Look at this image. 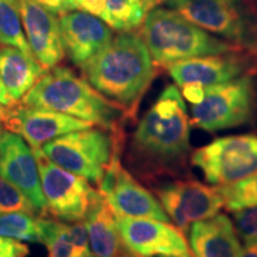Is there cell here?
<instances>
[{
    "instance_id": "17",
    "label": "cell",
    "mask_w": 257,
    "mask_h": 257,
    "mask_svg": "<svg viewBox=\"0 0 257 257\" xmlns=\"http://www.w3.org/2000/svg\"><path fill=\"white\" fill-rule=\"evenodd\" d=\"M18 6L32 55L43 68H53L64 56L60 21L34 0H18Z\"/></svg>"
},
{
    "instance_id": "11",
    "label": "cell",
    "mask_w": 257,
    "mask_h": 257,
    "mask_svg": "<svg viewBox=\"0 0 257 257\" xmlns=\"http://www.w3.org/2000/svg\"><path fill=\"white\" fill-rule=\"evenodd\" d=\"M163 210L182 232H188L191 224L216 216L224 206L218 187L200 184L195 180H178L157 189Z\"/></svg>"
},
{
    "instance_id": "40",
    "label": "cell",
    "mask_w": 257,
    "mask_h": 257,
    "mask_svg": "<svg viewBox=\"0 0 257 257\" xmlns=\"http://www.w3.org/2000/svg\"><path fill=\"white\" fill-rule=\"evenodd\" d=\"M255 2H256V3H257V0H255Z\"/></svg>"
},
{
    "instance_id": "39",
    "label": "cell",
    "mask_w": 257,
    "mask_h": 257,
    "mask_svg": "<svg viewBox=\"0 0 257 257\" xmlns=\"http://www.w3.org/2000/svg\"><path fill=\"white\" fill-rule=\"evenodd\" d=\"M128 257H136L135 255H131V256H128Z\"/></svg>"
},
{
    "instance_id": "4",
    "label": "cell",
    "mask_w": 257,
    "mask_h": 257,
    "mask_svg": "<svg viewBox=\"0 0 257 257\" xmlns=\"http://www.w3.org/2000/svg\"><path fill=\"white\" fill-rule=\"evenodd\" d=\"M143 41L153 60L169 66L192 57L236 53L239 46L218 40L172 9H154L147 15Z\"/></svg>"
},
{
    "instance_id": "35",
    "label": "cell",
    "mask_w": 257,
    "mask_h": 257,
    "mask_svg": "<svg viewBox=\"0 0 257 257\" xmlns=\"http://www.w3.org/2000/svg\"><path fill=\"white\" fill-rule=\"evenodd\" d=\"M155 257H191L189 253H172V255H159Z\"/></svg>"
},
{
    "instance_id": "26",
    "label": "cell",
    "mask_w": 257,
    "mask_h": 257,
    "mask_svg": "<svg viewBox=\"0 0 257 257\" xmlns=\"http://www.w3.org/2000/svg\"><path fill=\"white\" fill-rule=\"evenodd\" d=\"M0 212H24L35 214L37 210L17 187L0 176Z\"/></svg>"
},
{
    "instance_id": "27",
    "label": "cell",
    "mask_w": 257,
    "mask_h": 257,
    "mask_svg": "<svg viewBox=\"0 0 257 257\" xmlns=\"http://www.w3.org/2000/svg\"><path fill=\"white\" fill-rule=\"evenodd\" d=\"M234 229L245 244L257 243V206L233 211Z\"/></svg>"
},
{
    "instance_id": "2",
    "label": "cell",
    "mask_w": 257,
    "mask_h": 257,
    "mask_svg": "<svg viewBox=\"0 0 257 257\" xmlns=\"http://www.w3.org/2000/svg\"><path fill=\"white\" fill-rule=\"evenodd\" d=\"M86 79L108 100L134 117L138 104L155 76L153 57L144 41L125 32L82 67Z\"/></svg>"
},
{
    "instance_id": "24",
    "label": "cell",
    "mask_w": 257,
    "mask_h": 257,
    "mask_svg": "<svg viewBox=\"0 0 257 257\" xmlns=\"http://www.w3.org/2000/svg\"><path fill=\"white\" fill-rule=\"evenodd\" d=\"M0 236L40 242L38 218L24 212H0Z\"/></svg>"
},
{
    "instance_id": "37",
    "label": "cell",
    "mask_w": 257,
    "mask_h": 257,
    "mask_svg": "<svg viewBox=\"0 0 257 257\" xmlns=\"http://www.w3.org/2000/svg\"><path fill=\"white\" fill-rule=\"evenodd\" d=\"M73 2L75 3V5H76V6H78V4H79V2H80V0H73Z\"/></svg>"
},
{
    "instance_id": "8",
    "label": "cell",
    "mask_w": 257,
    "mask_h": 257,
    "mask_svg": "<svg viewBox=\"0 0 257 257\" xmlns=\"http://www.w3.org/2000/svg\"><path fill=\"white\" fill-rule=\"evenodd\" d=\"M191 162L207 182L227 186L257 173V135L220 137L199 148Z\"/></svg>"
},
{
    "instance_id": "28",
    "label": "cell",
    "mask_w": 257,
    "mask_h": 257,
    "mask_svg": "<svg viewBox=\"0 0 257 257\" xmlns=\"http://www.w3.org/2000/svg\"><path fill=\"white\" fill-rule=\"evenodd\" d=\"M30 248L18 239L0 236V257H27Z\"/></svg>"
},
{
    "instance_id": "41",
    "label": "cell",
    "mask_w": 257,
    "mask_h": 257,
    "mask_svg": "<svg viewBox=\"0 0 257 257\" xmlns=\"http://www.w3.org/2000/svg\"><path fill=\"white\" fill-rule=\"evenodd\" d=\"M157 2H159V0H157Z\"/></svg>"
},
{
    "instance_id": "33",
    "label": "cell",
    "mask_w": 257,
    "mask_h": 257,
    "mask_svg": "<svg viewBox=\"0 0 257 257\" xmlns=\"http://www.w3.org/2000/svg\"><path fill=\"white\" fill-rule=\"evenodd\" d=\"M238 257H257V243L245 244L240 250Z\"/></svg>"
},
{
    "instance_id": "32",
    "label": "cell",
    "mask_w": 257,
    "mask_h": 257,
    "mask_svg": "<svg viewBox=\"0 0 257 257\" xmlns=\"http://www.w3.org/2000/svg\"><path fill=\"white\" fill-rule=\"evenodd\" d=\"M0 104L8 106V107H10V106H14L15 104V101L12 100L11 96L9 95L8 91H6L4 83L2 81V78H0Z\"/></svg>"
},
{
    "instance_id": "20",
    "label": "cell",
    "mask_w": 257,
    "mask_h": 257,
    "mask_svg": "<svg viewBox=\"0 0 257 257\" xmlns=\"http://www.w3.org/2000/svg\"><path fill=\"white\" fill-rule=\"evenodd\" d=\"M40 243L48 249V257H93L85 223L64 224L38 218Z\"/></svg>"
},
{
    "instance_id": "13",
    "label": "cell",
    "mask_w": 257,
    "mask_h": 257,
    "mask_svg": "<svg viewBox=\"0 0 257 257\" xmlns=\"http://www.w3.org/2000/svg\"><path fill=\"white\" fill-rule=\"evenodd\" d=\"M3 123L9 131L24 138L31 149H41L54 138L93 126L89 121L62 112L24 105L9 110Z\"/></svg>"
},
{
    "instance_id": "21",
    "label": "cell",
    "mask_w": 257,
    "mask_h": 257,
    "mask_svg": "<svg viewBox=\"0 0 257 257\" xmlns=\"http://www.w3.org/2000/svg\"><path fill=\"white\" fill-rule=\"evenodd\" d=\"M44 74L46 68L35 57L15 47L0 48V78L14 101L23 99Z\"/></svg>"
},
{
    "instance_id": "14",
    "label": "cell",
    "mask_w": 257,
    "mask_h": 257,
    "mask_svg": "<svg viewBox=\"0 0 257 257\" xmlns=\"http://www.w3.org/2000/svg\"><path fill=\"white\" fill-rule=\"evenodd\" d=\"M118 229L126 249L136 257L189 253L184 232L166 221L118 217Z\"/></svg>"
},
{
    "instance_id": "19",
    "label": "cell",
    "mask_w": 257,
    "mask_h": 257,
    "mask_svg": "<svg viewBox=\"0 0 257 257\" xmlns=\"http://www.w3.org/2000/svg\"><path fill=\"white\" fill-rule=\"evenodd\" d=\"M189 242L197 257H238L242 246L232 221L225 214L193 223Z\"/></svg>"
},
{
    "instance_id": "23",
    "label": "cell",
    "mask_w": 257,
    "mask_h": 257,
    "mask_svg": "<svg viewBox=\"0 0 257 257\" xmlns=\"http://www.w3.org/2000/svg\"><path fill=\"white\" fill-rule=\"evenodd\" d=\"M0 44L18 48L34 57L23 34L18 0H0Z\"/></svg>"
},
{
    "instance_id": "38",
    "label": "cell",
    "mask_w": 257,
    "mask_h": 257,
    "mask_svg": "<svg viewBox=\"0 0 257 257\" xmlns=\"http://www.w3.org/2000/svg\"><path fill=\"white\" fill-rule=\"evenodd\" d=\"M150 2H152V3H153V4H154V5H155V4H156V3H157V0H150Z\"/></svg>"
},
{
    "instance_id": "7",
    "label": "cell",
    "mask_w": 257,
    "mask_h": 257,
    "mask_svg": "<svg viewBox=\"0 0 257 257\" xmlns=\"http://www.w3.org/2000/svg\"><path fill=\"white\" fill-rule=\"evenodd\" d=\"M255 82L245 74L231 81L205 87L204 99L192 106V123L207 133L240 126L251 119Z\"/></svg>"
},
{
    "instance_id": "15",
    "label": "cell",
    "mask_w": 257,
    "mask_h": 257,
    "mask_svg": "<svg viewBox=\"0 0 257 257\" xmlns=\"http://www.w3.org/2000/svg\"><path fill=\"white\" fill-rule=\"evenodd\" d=\"M167 68L169 75L180 87L193 83L208 87L248 74L250 61L246 56L238 55L236 51L192 57L169 64Z\"/></svg>"
},
{
    "instance_id": "3",
    "label": "cell",
    "mask_w": 257,
    "mask_h": 257,
    "mask_svg": "<svg viewBox=\"0 0 257 257\" xmlns=\"http://www.w3.org/2000/svg\"><path fill=\"white\" fill-rule=\"evenodd\" d=\"M24 106L49 108L123 134L126 114L119 105L100 94L87 80L64 67H53L22 99Z\"/></svg>"
},
{
    "instance_id": "30",
    "label": "cell",
    "mask_w": 257,
    "mask_h": 257,
    "mask_svg": "<svg viewBox=\"0 0 257 257\" xmlns=\"http://www.w3.org/2000/svg\"><path fill=\"white\" fill-rule=\"evenodd\" d=\"M37 4L43 6L48 11L56 14H68L78 9L73 0H34Z\"/></svg>"
},
{
    "instance_id": "31",
    "label": "cell",
    "mask_w": 257,
    "mask_h": 257,
    "mask_svg": "<svg viewBox=\"0 0 257 257\" xmlns=\"http://www.w3.org/2000/svg\"><path fill=\"white\" fill-rule=\"evenodd\" d=\"M182 96L187 99L192 105H197L204 99L205 87L200 85H186L182 86Z\"/></svg>"
},
{
    "instance_id": "34",
    "label": "cell",
    "mask_w": 257,
    "mask_h": 257,
    "mask_svg": "<svg viewBox=\"0 0 257 257\" xmlns=\"http://www.w3.org/2000/svg\"><path fill=\"white\" fill-rule=\"evenodd\" d=\"M8 106H4L3 104H0V121H4V119L8 115V111L9 108H6Z\"/></svg>"
},
{
    "instance_id": "25",
    "label": "cell",
    "mask_w": 257,
    "mask_h": 257,
    "mask_svg": "<svg viewBox=\"0 0 257 257\" xmlns=\"http://www.w3.org/2000/svg\"><path fill=\"white\" fill-rule=\"evenodd\" d=\"M218 191L224 199V206L231 212L257 206V173L234 184L219 186Z\"/></svg>"
},
{
    "instance_id": "18",
    "label": "cell",
    "mask_w": 257,
    "mask_h": 257,
    "mask_svg": "<svg viewBox=\"0 0 257 257\" xmlns=\"http://www.w3.org/2000/svg\"><path fill=\"white\" fill-rule=\"evenodd\" d=\"M85 224L88 231L89 248L93 257H128L131 253L125 246L118 229L117 214L104 195L96 191L92 199Z\"/></svg>"
},
{
    "instance_id": "22",
    "label": "cell",
    "mask_w": 257,
    "mask_h": 257,
    "mask_svg": "<svg viewBox=\"0 0 257 257\" xmlns=\"http://www.w3.org/2000/svg\"><path fill=\"white\" fill-rule=\"evenodd\" d=\"M107 24L115 30L128 31L146 19L148 10L154 4L150 0H105Z\"/></svg>"
},
{
    "instance_id": "36",
    "label": "cell",
    "mask_w": 257,
    "mask_h": 257,
    "mask_svg": "<svg viewBox=\"0 0 257 257\" xmlns=\"http://www.w3.org/2000/svg\"><path fill=\"white\" fill-rule=\"evenodd\" d=\"M3 131H4V130H3V125H0V137H2V134H3Z\"/></svg>"
},
{
    "instance_id": "12",
    "label": "cell",
    "mask_w": 257,
    "mask_h": 257,
    "mask_svg": "<svg viewBox=\"0 0 257 257\" xmlns=\"http://www.w3.org/2000/svg\"><path fill=\"white\" fill-rule=\"evenodd\" d=\"M0 176L23 193L37 211H48L34 150L11 131H3L0 137Z\"/></svg>"
},
{
    "instance_id": "29",
    "label": "cell",
    "mask_w": 257,
    "mask_h": 257,
    "mask_svg": "<svg viewBox=\"0 0 257 257\" xmlns=\"http://www.w3.org/2000/svg\"><path fill=\"white\" fill-rule=\"evenodd\" d=\"M78 9H81L87 14L95 16L107 23V9H106L105 0H80Z\"/></svg>"
},
{
    "instance_id": "9",
    "label": "cell",
    "mask_w": 257,
    "mask_h": 257,
    "mask_svg": "<svg viewBox=\"0 0 257 257\" xmlns=\"http://www.w3.org/2000/svg\"><path fill=\"white\" fill-rule=\"evenodd\" d=\"M36 157L48 211L64 221L85 219L96 191L87 179L53 162L42 149H32Z\"/></svg>"
},
{
    "instance_id": "10",
    "label": "cell",
    "mask_w": 257,
    "mask_h": 257,
    "mask_svg": "<svg viewBox=\"0 0 257 257\" xmlns=\"http://www.w3.org/2000/svg\"><path fill=\"white\" fill-rule=\"evenodd\" d=\"M99 192L118 217L154 219L166 223L170 220L160 200L121 166L120 156L114 157L106 169L99 182Z\"/></svg>"
},
{
    "instance_id": "16",
    "label": "cell",
    "mask_w": 257,
    "mask_h": 257,
    "mask_svg": "<svg viewBox=\"0 0 257 257\" xmlns=\"http://www.w3.org/2000/svg\"><path fill=\"white\" fill-rule=\"evenodd\" d=\"M63 49L72 62L83 67L112 41L110 27L87 12L72 11L60 19Z\"/></svg>"
},
{
    "instance_id": "5",
    "label": "cell",
    "mask_w": 257,
    "mask_h": 257,
    "mask_svg": "<svg viewBox=\"0 0 257 257\" xmlns=\"http://www.w3.org/2000/svg\"><path fill=\"white\" fill-rule=\"evenodd\" d=\"M121 148L123 134L89 127L54 138L42 150L56 165L99 184Z\"/></svg>"
},
{
    "instance_id": "6",
    "label": "cell",
    "mask_w": 257,
    "mask_h": 257,
    "mask_svg": "<svg viewBox=\"0 0 257 257\" xmlns=\"http://www.w3.org/2000/svg\"><path fill=\"white\" fill-rule=\"evenodd\" d=\"M191 23L239 47H253L256 17L245 0H166Z\"/></svg>"
},
{
    "instance_id": "1",
    "label": "cell",
    "mask_w": 257,
    "mask_h": 257,
    "mask_svg": "<svg viewBox=\"0 0 257 257\" xmlns=\"http://www.w3.org/2000/svg\"><path fill=\"white\" fill-rule=\"evenodd\" d=\"M189 138L191 121L184 96L169 85L137 125L131 156L150 176L180 174L191 154Z\"/></svg>"
}]
</instances>
